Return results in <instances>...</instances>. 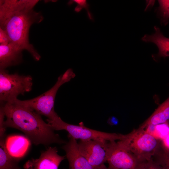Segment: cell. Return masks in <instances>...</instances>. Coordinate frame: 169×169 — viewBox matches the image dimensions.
<instances>
[{"instance_id": "8992f818", "label": "cell", "mask_w": 169, "mask_h": 169, "mask_svg": "<svg viewBox=\"0 0 169 169\" xmlns=\"http://www.w3.org/2000/svg\"><path fill=\"white\" fill-rule=\"evenodd\" d=\"M47 121L54 130H64L68 132V137L75 140H89L104 139L108 141L120 140L125 135L116 133L104 132L90 129L85 126L83 122L79 125L71 124L63 121L58 116L53 120Z\"/></svg>"}, {"instance_id": "4fadbf2b", "label": "cell", "mask_w": 169, "mask_h": 169, "mask_svg": "<svg viewBox=\"0 0 169 169\" xmlns=\"http://www.w3.org/2000/svg\"><path fill=\"white\" fill-rule=\"evenodd\" d=\"M169 121V97L139 127L145 129L150 126L167 123Z\"/></svg>"}, {"instance_id": "277c9868", "label": "cell", "mask_w": 169, "mask_h": 169, "mask_svg": "<svg viewBox=\"0 0 169 169\" xmlns=\"http://www.w3.org/2000/svg\"><path fill=\"white\" fill-rule=\"evenodd\" d=\"M75 74L71 69H68L60 75L54 86L48 91L34 98L24 100L18 99L17 103L32 109L40 115H44L48 120H52L58 115L54 111L55 96L60 87L74 78Z\"/></svg>"}, {"instance_id": "9a60e30c", "label": "cell", "mask_w": 169, "mask_h": 169, "mask_svg": "<svg viewBox=\"0 0 169 169\" xmlns=\"http://www.w3.org/2000/svg\"><path fill=\"white\" fill-rule=\"evenodd\" d=\"M19 161L12 156L8 152L4 138L0 141V169H20Z\"/></svg>"}, {"instance_id": "5b68a950", "label": "cell", "mask_w": 169, "mask_h": 169, "mask_svg": "<svg viewBox=\"0 0 169 169\" xmlns=\"http://www.w3.org/2000/svg\"><path fill=\"white\" fill-rule=\"evenodd\" d=\"M32 78L30 75L9 74L6 70L0 69L1 103L11 102L32 90Z\"/></svg>"}, {"instance_id": "5bb4252c", "label": "cell", "mask_w": 169, "mask_h": 169, "mask_svg": "<svg viewBox=\"0 0 169 169\" xmlns=\"http://www.w3.org/2000/svg\"><path fill=\"white\" fill-rule=\"evenodd\" d=\"M154 30V33L151 35H145L142 40L146 42H152L156 45L159 49V56L169 57V38L164 36L158 27L155 26Z\"/></svg>"}, {"instance_id": "603a6c76", "label": "cell", "mask_w": 169, "mask_h": 169, "mask_svg": "<svg viewBox=\"0 0 169 169\" xmlns=\"http://www.w3.org/2000/svg\"><path fill=\"white\" fill-rule=\"evenodd\" d=\"M96 169H109L108 167H106L105 164L103 165L100 167Z\"/></svg>"}, {"instance_id": "7a4b0ae2", "label": "cell", "mask_w": 169, "mask_h": 169, "mask_svg": "<svg viewBox=\"0 0 169 169\" xmlns=\"http://www.w3.org/2000/svg\"><path fill=\"white\" fill-rule=\"evenodd\" d=\"M6 120L4 126L18 129L22 131L33 143L35 145H49L53 143L65 144L41 115L27 107L15 100L1 103Z\"/></svg>"}, {"instance_id": "cb8c5ba5", "label": "cell", "mask_w": 169, "mask_h": 169, "mask_svg": "<svg viewBox=\"0 0 169 169\" xmlns=\"http://www.w3.org/2000/svg\"><path fill=\"white\" fill-rule=\"evenodd\" d=\"M28 169H33V167H30Z\"/></svg>"}, {"instance_id": "d6986e66", "label": "cell", "mask_w": 169, "mask_h": 169, "mask_svg": "<svg viewBox=\"0 0 169 169\" xmlns=\"http://www.w3.org/2000/svg\"><path fill=\"white\" fill-rule=\"evenodd\" d=\"M138 169H163L152 159L149 161L141 162Z\"/></svg>"}, {"instance_id": "e0dca14e", "label": "cell", "mask_w": 169, "mask_h": 169, "mask_svg": "<svg viewBox=\"0 0 169 169\" xmlns=\"http://www.w3.org/2000/svg\"><path fill=\"white\" fill-rule=\"evenodd\" d=\"M74 3H76L77 5L74 9V11L79 13L82 8H85L87 11L89 18L91 20L94 21L92 14L89 10V5L85 0H70L68 3L69 5H70Z\"/></svg>"}, {"instance_id": "52a82bcc", "label": "cell", "mask_w": 169, "mask_h": 169, "mask_svg": "<svg viewBox=\"0 0 169 169\" xmlns=\"http://www.w3.org/2000/svg\"><path fill=\"white\" fill-rule=\"evenodd\" d=\"M107 162L109 169H138L141 163L115 141L108 142Z\"/></svg>"}, {"instance_id": "3957f363", "label": "cell", "mask_w": 169, "mask_h": 169, "mask_svg": "<svg viewBox=\"0 0 169 169\" xmlns=\"http://www.w3.org/2000/svg\"><path fill=\"white\" fill-rule=\"evenodd\" d=\"M117 142L131 152L140 162L151 160L161 147L158 139L139 127L125 135Z\"/></svg>"}, {"instance_id": "ba28073f", "label": "cell", "mask_w": 169, "mask_h": 169, "mask_svg": "<svg viewBox=\"0 0 169 169\" xmlns=\"http://www.w3.org/2000/svg\"><path fill=\"white\" fill-rule=\"evenodd\" d=\"M104 139L80 140L79 149L94 169L100 167L107 162L108 143Z\"/></svg>"}, {"instance_id": "6da1fadb", "label": "cell", "mask_w": 169, "mask_h": 169, "mask_svg": "<svg viewBox=\"0 0 169 169\" xmlns=\"http://www.w3.org/2000/svg\"><path fill=\"white\" fill-rule=\"evenodd\" d=\"M38 0H0V28L9 36L11 43L22 50H26L36 61L41 56L29 43L30 28L44 19L34 10Z\"/></svg>"}, {"instance_id": "ffe728a7", "label": "cell", "mask_w": 169, "mask_h": 169, "mask_svg": "<svg viewBox=\"0 0 169 169\" xmlns=\"http://www.w3.org/2000/svg\"><path fill=\"white\" fill-rule=\"evenodd\" d=\"M5 115L2 109L0 108V139L4 138L6 129L4 126Z\"/></svg>"}, {"instance_id": "7402d4cb", "label": "cell", "mask_w": 169, "mask_h": 169, "mask_svg": "<svg viewBox=\"0 0 169 169\" xmlns=\"http://www.w3.org/2000/svg\"><path fill=\"white\" fill-rule=\"evenodd\" d=\"M109 122L112 125H115L117 124V120L115 118L112 117L109 120Z\"/></svg>"}, {"instance_id": "2e32d148", "label": "cell", "mask_w": 169, "mask_h": 169, "mask_svg": "<svg viewBox=\"0 0 169 169\" xmlns=\"http://www.w3.org/2000/svg\"><path fill=\"white\" fill-rule=\"evenodd\" d=\"M163 169H169V149L161 147L152 158Z\"/></svg>"}, {"instance_id": "44dd1931", "label": "cell", "mask_w": 169, "mask_h": 169, "mask_svg": "<svg viewBox=\"0 0 169 169\" xmlns=\"http://www.w3.org/2000/svg\"><path fill=\"white\" fill-rule=\"evenodd\" d=\"M11 42L8 35L4 30L0 28V45H6Z\"/></svg>"}, {"instance_id": "30bf717a", "label": "cell", "mask_w": 169, "mask_h": 169, "mask_svg": "<svg viewBox=\"0 0 169 169\" xmlns=\"http://www.w3.org/2000/svg\"><path fill=\"white\" fill-rule=\"evenodd\" d=\"M68 142L62 147L69 162V169H94L87 160L82 155L78 147L76 140L69 137Z\"/></svg>"}, {"instance_id": "8fae6325", "label": "cell", "mask_w": 169, "mask_h": 169, "mask_svg": "<svg viewBox=\"0 0 169 169\" xmlns=\"http://www.w3.org/2000/svg\"><path fill=\"white\" fill-rule=\"evenodd\" d=\"M31 141L27 137L20 135L8 136L5 140L7 149L10 155L19 161L28 151Z\"/></svg>"}, {"instance_id": "ac0fdd59", "label": "cell", "mask_w": 169, "mask_h": 169, "mask_svg": "<svg viewBox=\"0 0 169 169\" xmlns=\"http://www.w3.org/2000/svg\"><path fill=\"white\" fill-rule=\"evenodd\" d=\"M158 10L163 20L165 22L169 18V0H158Z\"/></svg>"}, {"instance_id": "9c48e42d", "label": "cell", "mask_w": 169, "mask_h": 169, "mask_svg": "<svg viewBox=\"0 0 169 169\" xmlns=\"http://www.w3.org/2000/svg\"><path fill=\"white\" fill-rule=\"evenodd\" d=\"M65 156H61L58 153L56 147H49L42 152L39 158L28 160L23 166V167L28 169H58L61 162L65 159Z\"/></svg>"}, {"instance_id": "7c38bea8", "label": "cell", "mask_w": 169, "mask_h": 169, "mask_svg": "<svg viewBox=\"0 0 169 169\" xmlns=\"http://www.w3.org/2000/svg\"><path fill=\"white\" fill-rule=\"evenodd\" d=\"M23 50L11 43L0 45V69L19 64L22 60Z\"/></svg>"}]
</instances>
